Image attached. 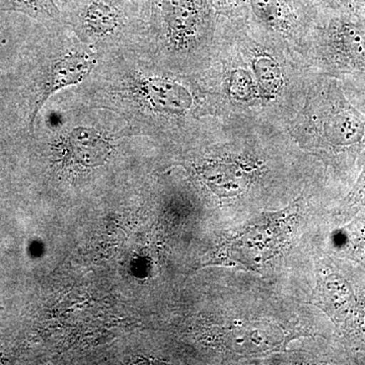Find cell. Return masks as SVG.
Listing matches in <instances>:
<instances>
[{"label":"cell","mask_w":365,"mask_h":365,"mask_svg":"<svg viewBox=\"0 0 365 365\" xmlns=\"http://www.w3.org/2000/svg\"><path fill=\"white\" fill-rule=\"evenodd\" d=\"M81 85L86 106L114 113L130 127L185 123L205 113V93L158 63L143 44L98 54Z\"/></svg>","instance_id":"1"},{"label":"cell","mask_w":365,"mask_h":365,"mask_svg":"<svg viewBox=\"0 0 365 365\" xmlns=\"http://www.w3.org/2000/svg\"><path fill=\"white\" fill-rule=\"evenodd\" d=\"M311 115L304 120L307 148L337 179L354 177L365 150V114L346 95L337 78L314 88Z\"/></svg>","instance_id":"2"},{"label":"cell","mask_w":365,"mask_h":365,"mask_svg":"<svg viewBox=\"0 0 365 365\" xmlns=\"http://www.w3.org/2000/svg\"><path fill=\"white\" fill-rule=\"evenodd\" d=\"M213 16L207 0H150L146 48L165 68L187 71L207 45Z\"/></svg>","instance_id":"3"},{"label":"cell","mask_w":365,"mask_h":365,"mask_svg":"<svg viewBox=\"0 0 365 365\" xmlns=\"http://www.w3.org/2000/svg\"><path fill=\"white\" fill-rule=\"evenodd\" d=\"M64 23L98 54L144 44L148 20L128 0H56Z\"/></svg>","instance_id":"4"},{"label":"cell","mask_w":365,"mask_h":365,"mask_svg":"<svg viewBox=\"0 0 365 365\" xmlns=\"http://www.w3.org/2000/svg\"><path fill=\"white\" fill-rule=\"evenodd\" d=\"M316 40L317 58L337 78L354 104L365 101V25L339 14H327Z\"/></svg>","instance_id":"5"},{"label":"cell","mask_w":365,"mask_h":365,"mask_svg":"<svg viewBox=\"0 0 365 365\" xmlns=\"http://www.w3.org/2000/svg\"><path fill=\"white\" fill-rule=\"evenodd\" d=\"M98 54L91 46L76 38L74 43L52 47V51L34 71L26 95L29 130L34 132L36 120L46 103L58 91L79 86L91 76L98 64Z\"/></svg>","instance_id":"6"},{"label":"cell","mask_w":365,"mask_h":365,"mask_svg":"<svg viewBox=\"0 0 365 365\" xmlns=\"http://www.w3.org/2000/svg\"><path fill=\"white\" fill-rule=\"evenodd\" d=\"M299 209L294 204L260 218L222 245L209 265L225 264L259 272L282 253L297 222Z\"/></svg>","instance_id":"7"},{"label":"cell","mask_w":365,"mask_h":365,"mask_svg":"<svg viewBox=\"0 0 365 365\" xmlns=\"http://www.w3.org/2000/svg\"><path fill=\"white\" fill-rule=\"evenodd\" d=\"M313 297L343 335L365 344V295L350 276L340 269L324 268Z\"/></svg>","instance_id":"8"},{"label":"cell","mask_w":365,"mask_h":365,"mask_svg":"<svg viewBox=\"0 0 365 365\" xmlns=\"http://www.w3.org/2000/svg\"><path fill=\"white\" fill-rule=\"evenodd\" d=\"M114 134L95 125L76 124L62 136L66 162L81 169L104 167L114 153Z\"/></svg>","instance_id":"9"},{"label":"cell","mask_w":365,"mask_h":365,"mask_svg":"<svg viewBox=\"0 0 365 365\" xmlns=\"http://www.w3.org/2000/svg\"><path fill=\"white\" fill-rule=\"evenodd\" d=\"M294 333L271 323L235 324L223 329L220 337L227 350L241 354L284 351Z\"/></svg>","instance_id":"10"},{"label":"cell","mask_w":365,"mask_h":365,"mask_svg":"<svg viewBox=\"0 0 365 365\" xmlns=\"http://www.w3.org/2000/svg\"><path fill=\"white\" fill-rule=\"evenodd\" d=\"M201 180L220 197L242 193L253 181L259 168L241 160H209L195 168Z\"/></svg>","instance_id":"11"},{"label":"cell","mask_w":365,"mask_h":365,"mask_svg":"<svg viewBox=\"0 0 365 365\" xmlns=\"http://www.w3.org/2000/svg\"><path fill=\"white\" fill-rule=\"evenodd\" d=\"M252 73L256 81L259 98L265 102L277 100L284 91V71L275 57L264 51L251 55Z\"/></svg>","instance_id":"12"},{"label":"cell","mask_w":365,"mask_h":365,"mask_svg":"<svg viewBox=\"0 0 365 365\" xmlns=\"http://www.w3.org/2000/svg\"><path fill=\"white\" fill-rule=\"evenodd\" d=\"M0 9L25 14L49 30L66 26L56 0H0Z\"/></svg>","instance_id":"13"},{"label":"cell","mask_w":365,"mask_h":365,"mask_svg":"<svg viewBox=\"0 0 365 365\" xmlns=\"http://www.w3.org/2000/svg\"><path fill=\"white\" fill-rule=\"evenodd\" d=\"M247 4L255 18L269 28L282 31L294 23L287 0H247Z\"/></svg>","instance_id":"14"},{"label":"cell","mask_w":365,"mask_h":365,"mask_svg":"<svg viewBox=\"0 0 365 365\" xmlns=\"http://www.w3.org/2000/svg\"><path fill=\"white\" fill-rule=\"evenodd\" d=\"M359 165L360 170L356 179L335 211L336 217L341 222L352 220L365 208V150L359 158Z\"/></svg>","instance_id":"15"},{"label":"cell","mask_w":365,"mask_h":365,"mask_svg":"<svg viewBox=\"0 0 365 365\" xmlns=\"http://www.w3.org/2000/svg\"><path fill=\"white\" fill-rule=\"evenodd\" d=\"M225 91L230 100L241 104L251 103L259 98L253 73L242 67H237L228 72L225 78Z\"/></svg>","instance_id":"16"},{"label":"cell","mask_w":365,"mask_h":365,"mask_svg":"<svg viewBox=\"0 0 365 365\" xmlns=\"http://www.w3.org/2000/svg\"><path fill=\"white\" fill-rule=\"evenodd\" d=\"M364 211V209H362ZM345 250L365 267V211L345 228Z\"/></svg>","instance_id":"17"},{"label":"cell","mask_w":365,"mask_h":365,"mask_svg":"<svg viewBox=\"0 0 365 365\" xmlns=\"http://www.w3.org/2000/svg\"><path fill=\"white\" fill-rule=\"evenodd\" d=\"M324 13L339 14L365 25V0H314Z\"/></svg>","instance_id":"18"},{"label":"cell","mask_w":365,"mask_h":365,"mask_svg":"<svg viewBox=\"0 0 365 365\" xmlns=\"http://www.w3.org/2000/svg\"><path fill=\"white\" fill-rule=\"evenodd\" d=\"M207 1L213 13L225 14V16L235 13L242 7L244 9L247 7V0H207Z\"/></svg>","instance_id":"19"},{"label":"cell","mask_w":365,"mask_h":365,"mask_svg":"<svg viewBox=\"0 0 365 365\" xmlns=\"http://www.w3.org/2000/svg\"><path fill=\"white\" fill-rule=\"evenodd\" d=\"M128 1L135 6L148 20V14H150V0H128Z\"/></svg>","instance_id":"20"},{"label":"cell","mask_w":365,"mask_h":365,"mask_svg":"<svg viewBox=\"0 0 365 365\" xmlns=\"http://www.w3.org/2000/svg\"><path fill=\"white\" fill-rule=\"evenodd\" d=\"M356 107H359V109L361 110L362 112L365 114V101H362V102L357 103V104H355Z\"/></svg>","instance_id":"21"},{"label":"cell","mask_w":365,"mask_h":365,"mask_svg":"<svg viewBox=\"0 0 365 365\" xmlns=\"http://www.w3.org/2000/svg\"><path fill=\"white\" fill-rule=\"evenodd\" d=\"M0 11H1V9H0Z\"/></svg>","instance_id":"22"}]
</instances>
